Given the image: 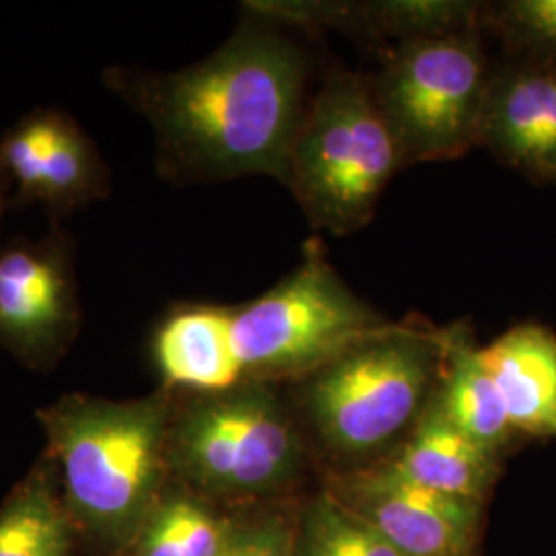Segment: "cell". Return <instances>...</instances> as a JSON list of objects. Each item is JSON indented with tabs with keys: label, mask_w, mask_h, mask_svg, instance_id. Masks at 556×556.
I'll return each mask as SVG.
<instances>
[{
	"label": "cell",
	"mask_w": 556,
	"mask_h": 556,
	"mask_svg": "<svg viewBox=\"0 0 556 556\" xmlns=\"http://www.w3.org/2000/svg\"><path fill=\"white\" fill-rule=\"evenodd\" d=\"M495 457L462 435L431 397L396 457L379 470L420 489L477 503L493 477Z\"/></svg>",
	"instance_id": "obj_13"
},
{
	"label": "cell",
	"mask_w": 556,
	"mask_h": 556,
	"mask_svg": "<svg viewBox=\"0 0 556 556\" xmlns=\"http://www.w3.org/2000/svg\"><path fill=\"white\" fill-rule=\"evenodd\" d=\"M233 307L184 303L174 307L153 337V357L167 386L220 394L245 374L233 349Z\"/></svg>",
	"instance_id": "obj_11"
},
{
	"label": "cell",
	"mask_w": 556,
	"mask_h": 556,
	"mask_svg": "<svg viewBox=\"0 0 556 556\" xmlns=\"http://www.w3.org/2000/svg\"><path fill=\"white\" fill-rule=\"evenodd\" d=\"M161 517L176 538L179 556H220L227 534L219 523L190 501H172Z\"/></svg>",
	"instance_id": "obj_20"
},
{
	"label": "cell",
	"mask_w": 556,
	"mask_h": 556,
	"mask_svg": "<svg viewBox=\"0 0 556 556\" xmlns=\"http://www.w3.org/2000/svg\"><path fill=\"white\" fill-rule=\"evenodd\" d=\"M433 397L462 435L493 456L516 433L466 321L445 330L443 369Z\"/></svg>",
	"instance_id": "obj_14"
},
{
	"label": "cell",
	"mask_w": 556,
	"mask_h": 556,
	"mask_svg": "<svg viewBox=\"0 0 556 556\" xmlns=\"http://www.w3.org/2000/svg\"><path fill=\"white\" fill-rule=\"evenodd\" d=\"M478 144L530 178L556 179V64L491 73Z\"/></svg>",
	"instance_id": "obj_10"
},
{
	"label": "cell",
	"mask_w": 556,
	"mask_h": 556,
	"mask_svg": "<svg viewBox=\"0 0 556 556\" xmlns=\"http://www.w3.org/2000/svg\"><path fill=\"white\" fill-rule=\"evenodd\" d=\"M9 190H11V178L0 161V225H2V217L7 211V202H9Z\"/></svg>",
	"instance_id": "obj_24"
},
{
	"label": "cell",
	"mask_w": 556,
	"mask_h": 556,
	"mask_svg": "<svg viewBox=\"0 0 556 556\" xmlns=\"http://www.w3.org/2000/svg\"><path fill=\"white\" fill-rule=\"evenodd\" d=\"M305 556H355L338 536L337 528L330 516V501H319L309 519L307 530V548Z\"/></svg>",
	"instance_id": "obj_22"
},
{
	"label": "cell",
	"mask_w": 556,
	"mask_h": 556,
	"mask_svg": "<svg viewBox=\"0 0 556 556\" xmlns=\"http://www.w3.org/2000/svg\"><path fill=\"white\" fill-rule=\"evenodd\" d=\"M80 324L77 285L62 239L20 241L0 252V344L29 363L66 349Z\"/></svg>",
	"instance_id": "obj_8"
},
{
	"label": "cell",
	"mask_w": 556,
	"mask_h": 556,
	"mask_svg": "<svg viewBox=\"0 0 556 556\" xmlns=\"http://www.w3.org/2000/svg\"><path fill=\"white\" fill-rule=\"evenodd\" d=\"M71 503L96 528L116 532L149 501L167 456L165 397L62 400L41 415Z\"/></svg>",
	"instance_id": "obj_4"
},
{
	"label": "cell",
	"mask_w": 556,
	"mask_h": 556,
	"mask_svg": "<svg viewBox=\"0 0 556 556\" xmlns=\"http://www.w3.org/2000/svg\"><path fill=\"white\" fill-rule=\"evenodd\" d=\"M383 318L340 278L318 239L273 289L233 307V349L245 379L305 378Z\"/></svg>",
	"instance_id": "obj_5"
},
{
	"label": "cell",
	"mask_w": 556,
	"mask_h": 556,
	"mask_svg": "<svg viewBox=\"0 0 556 556\" xmlns=\"http://www.w3.org/2000/svg\"><path fill=\"white\" fill-rule=\"evenodd\" d=\"M103 83L151 124L157 169L178 184L243 176L282 184L309 101L303 48L256 17L192 66H112Z\"/></svg>",
	"instance_id": "obj_1"
},
{
	"label": "cell",
	"mask_w": 556,
	"mask_h": 556,
	"mask_svg": "<svg viewBox=\"0 0 556 556\" xmlns=\"http://www.w3.org/2000/svg\"><path fill=\"white\" fill-rule=\"evenodd\" d=\"M142 556H179L178 544L176 538L172 534L169 526L165 523V519L160 516L153 519V523L149 526L147 534L142 538Z\"/></svg>",
	"instance_id": "obj_23"
},
{
	"label": "cell",
	"mask_w": 556,
	"mask_h": 556,
	"mask_svg": "<svg viewBox=\"0 0 556 556\" xmlns=\"http://www.w3.org/2000/svg\"><path fill=\"white\" fill-rule=\"evenodd\" d=\"M349 514L371 526L404 556H466L475 523V501L447 497L371 470L351 484Z\"/></svg>",
	"instance_id": "obj_9"
},
{
	"label": "cell",
	"mask_w": 556,
	"mask_h": 556,
	"mask_svg": "<svg viewBox=\"0 0 556 556\" xmlns=\"http://www.w3.org/2000/svg\"><path fill=\"white\" fill-rule=\"evenodd\" d=\"M243 7L250 17L277 27L338 29L361 36V9L353 0H250Z\"/></svg>",
	"instance_id": "obj_18"
},
{
	"label": "cell",
	"mask_w": 556,
	"mask_h": 556,
	"mask_svg": "<svg viewBox=\"0 0 556 556\" xmlns=\"http://www.w3.org/2000/svg\"><path fill=\"white\" fill-rule=\"evenodd\" d=\"M293 532L278 519L245 528L227 538L220 556H293Z\"/></svg>",
	"instance_id": "obj_21"
},
{
	"label": "cell",
	"mask_w": 556,
	"mask_h": 556,
	"mask_svg": "<svg viewBox=\"0 0 556 556\" xmlns=\"http://www.w3.org/2000/svg\"><path fill=\"white\" fill-rule=\"evenodd\" d=\"M68 521L43 486L27 489L0 514V556H66Z\"/></svg>",
	"instance_id": "obj_17"
},
{
	"label": "cell",
	"mask_w": 556,
	"mask_h": 556,
	"mask_svg": "<svg viewBox=\"0 0 556 556\" xmlns=\"http://www.w3.org/2000/svg\"><path fill=\"white\" fill-rule=\"evenodd\" d=\"M361 4V36L397 43L431 40L478 29L480 4L468 0H367Z\"/></svg>",
	"instance_id": "obj_16"
},
{
	"label": "cell",
	"mask_w": 556,
	"mask_h": 556,
	"mask_svg": "<svg viewBox=\"0 0 556 556\" xmlns=\"http://www.w3.org/2000/svg\"><path fill=\"white\" fill-rule=\"evenodd\" d=\"M495 27L511 46L556 64V0H511L495 11Z\"/></svg>",
	"instance_id": "obj_19"
},
{
	"label": "cell",
	"mask_w": 556,
	"mask_h": 556,
	"mask_svg": "<svg viewBox=\"0 0 556 556\" xmlns=\"http://www.w3.org/2000/svg\"><path fill=\"white\" fill-rule=\"evenodd\" d=\"M516 433L556 438V334L523 321L480 346Z\"/></svg>",
	"instance_id": "obj_12"
},
{
	"label": "cell",
	"mask_w": 556,
	"mask_h": 556,
	"mask_svg": "<svg viewBox=\"0 0 556 556\" xmlns=\"http://www.w3.org/2000/svg\"><path fill=\"white\" fill-rule=\"evenodd\" d=\"M406 167L371 80L340 73L307 101L285 186L316 229L349 236L374 219L379 199Z\"/></svg>",
	"instance_id": "obj_3"
},
{
	"label": "cell",
	"mask_w": 556,
	"mask_h": 556,
	"mask_svg": "<svg viewBox=\"0 0 556 556\" xmlns=\"http://www.w3.org/2000/svg\"><path fill=\"white\" fill-rule=\"evenodd\" d=\"M105 194L108 172L96 144L73 119L56 112L34 200L64 211Z\"/></svg>",
	"instance_id": "obj_15"
},
{
	"label": "cell",
	"mask_w": 556,
	"mask_h": 556,
	"mask_svg": "<svg viewBox=\"0 0 556 556\" xmlns=\"http://www.w3.org/2000/svg\"><path fill=\"white\" fill-rule=\"evenodd\" d=\"M445 330L388 321L303 379V406L321 443L367 456L410 433L438 390Z\"/></svg>",
	"instance_id": "obj_2"
},
{
	"label": "cell",
	"mask_w": 556,
	"mask_h": 556,
	"mask_svg": "<svg viewBox=\"0 0 556 556\" xmlns=\"http://www.w3.org/2000/svg\"><path fill=\"white\" fill-rule=\"evenodd\" d=\"M369 80L406 165L457 160L477 147L491 80L478 29L397 43Z\"/></svg>",
	"instance_id": "obj_6"
},
{
	"label": "cell",
	"mask_w": 556,
	"mask_h": 556,
	"mask_svg": "<svg viewBox=\"0 0 556 556\" xmlns=\"http://www.w3.org/2000/svg\"><path fill=\"white\" fill-rule=\"evenodd\" d=\"M301 452L293 418L258 379L202 394L169 425L167 456L220 491L273 489L298 472Z\"/></svg>",
	"instance_id": "obj_7"
}]
</instances>
